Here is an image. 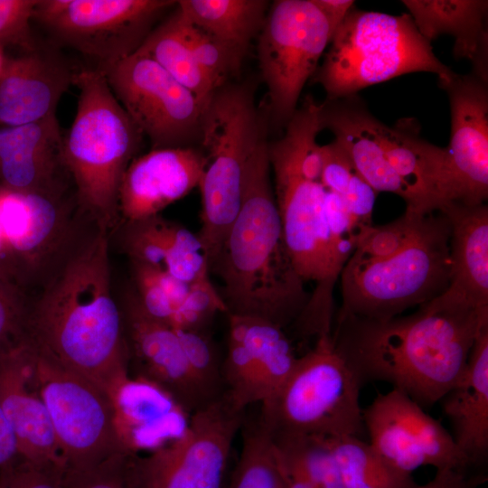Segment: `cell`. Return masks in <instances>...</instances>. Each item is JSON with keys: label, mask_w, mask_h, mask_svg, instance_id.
I'll list each match as a JSON object with an SVG mask.
<instances>
[{"label": "cell", "mask_w": 488, "mask_h": 488, "mask_svg": "<svg viewBox=\"0 0 488 488\" xmlns=\"http://www.w3.org/2000/svg\"><path fill=\"white\" fill-rule=\"evenodd\" d=\"M120 307L128 376L160 387L192 415L213 401L197 381L175 330L148 315L133 290Z\"/></svg>", "instance_id": "cell-20"}, {"label": "cell", "mask_w": 488, "mask_h": 488, "mask_svg": "<svg viewBox=\"0 0 488 488\" xmlns=\"http://www.w3.org/2000/svg\"><path fill=\"white\" fill-rule=\"evenodd\" d=\"M28 309L21 289L0 279V355L25 342Z\"/></svg>", "instance_id": "cell-41"}, {"label": "cell", "mask_w": 488, "mask_h": 488, "mask_svg": "<svg viewBox=\"0 0 488 488\" xmlns=\"http://www.w3.org/2000/svg\"><path fill=\"white\" fill-rule=\"evenodd\" d=\"M272 441L278 452L301 468L313 488H345L324 436H286Z\"/></svg>", "instance_id": "cell-36"}, {"label": "cell", "mask_w": 488, "mask_h": 488, "mask_svg": "<svg viewBox=\"0 0 488 488\" xmlns=\"http://www.w3.org/2000/svg\"><path fill=\"white\" fill-rule=\"evenodd\" d=\"M222 283L227 314L259 318L286 330L310 295L283 236L264 136L245 172L240 208L211 266Z\"/></svg>", "instance_id": "cell-3"}, {"label": "cell", "mask_w": 488, "mask_h": 488, "mask_svg": "<svg viewBox=\"0 0 488 488\" xmlns=\"http://www.w3.org/2000/svg\"><path fill=\"white\" fill-rule=\"evenodd\" d=\"M320 123L377 192L399 195L406 210L420 215L446 205V148L423 139L411 119L389 127L371 115L356 94L320 104Z\"/></svg>", "instance_id": "cell-4"}, {"label": "cell", "mask_w": 488, "mask_h": 488, "mask_svg": "<svg viewBox=\"0 0 488 488\" xmlns=\"http://www.w3.org/2000/svg\"><path fill=\"white\" fill-rule=\"evenodd\" d=\"M241 449L226 488H286L268 430L258 413L246 414Z\"/></svg>", "instance_id": "cell-33"}, {"label": "cell", "mask_w": 488, "mask_h": 488, "mask_svg": "<svg viewBox=\"0 0 488 488\" xmlns=\"http://www.w3.org/2000/svg\"><path fill=\"white\" fill-rule=\"evenodd\" d=\"M63 135L56 115L0 127V186L16 192L63 193ZM70 179V177H69Z\"/></svg>", "instance_id": "cell-24"}, {"label": "cell", "mask_w": 488, "mask_h": 488, "mask_svg": "<svg viewBox=\"0 0 488 488\" xmlns=\"http://www.w3.org/2000/svg\"><path fill=\"white\" fill-rule=\"evenodd\" d=\"M77 70L55 44L40 42L0 70V127L33 123L56 115Z\"/></svg>", "instance_id": "cell-22"}, {"label": "cell", "mask_w": 488, "mask_h": 488, "mask_svg": "<svg viewBox=\"0 0 488 488\" xmlns=\"http://www.w3.org/2000/svg\"><path fill=\"white\" fill-rule=\"evenodd\" d=\"M450 223V279L434 303L471 309L488 308V207L446 205Z\"/></svg>", "instance_id": "cell-26"}, {"label": "cell", "mask_w": 488, "mask_h": 488, "mask_svg": "<svg viewBox=\"0 0 488 488\" xmlns=\"http://www.w3.org/2000/svg\"><path fill=\"white\" fill-rule=\"evenodd\" d=\"M60 262L29 306L25 341L111 399L128 370L122 311L111 289L108 230L97 227Z\"/></svg>", "instance_id": "cell-1"}, {"label": "cell", "mask_w": 488, "mask_h": 488, "mask_svg": "<svg viewBox=\"0 0 488 488\" xmlns=\"http://www.w3.org/2000/svg\"><path fill=\"white\" fill-rule=\"evenodd\" d=\"M19 455L13 429L0 407V472Z\"/></svg>", "instance_id": "cell-44"}, {"label": "cell", "mask_w": 488, "mask_h": 488, "mask_svg": "<svg viewBox=\"0 0 488 488\" xmlns=\"http://www.w3.org/2000/svg\"><path fill=\"white\" fill-rule=\"evenodd\" d=\"M267 126L250 84L218 88L202 113L201 151L205 165L199 184L201 228L197 236L211 266L240 208L248 162Z\"/></svg>", "instance_id": "cell-7"}, {"label": "cell", "mask_w": 488, "mask_h": 488, "mask_svg": "<svg viewBox=\"0 0 488 488\" xmlns=\"http://www.w3.org/2000/svg\"><path fill=\"white\" fill-rule=\"evenodd\" d=\"M424 216L406 210L399 218L385 225L362 227L352 256L379 259L396 253L412 238Z\"/></svg>", "instance_id": "cell-39"}, {"label": "cell", "mask_w": 488, "mask_h": 488, "mask_svg": "<svg viewBox=\"0 0 488 488\" xmlns=\"http://www.w3.org/2000/svg\"><path fill=\"white\" fill-rule=\"evenodd\" d=\"M61 461H35L20 455L0 472V488H64Z\"/></svg>", "instance_id": "cell-40"}, {"label": "cell", "mask_w": 488, "mask_h": 488, "mask_svg": "<svg viewBox=\"0 0 488 488\" xmlns=\"http://www.w3.org/2000/svg\"><path fill=\"white\" fill-rule=\"evenodd\" d=\"M313 75L326 99L356 95L366 87L403 74L427 71L446 80L455 72L433 52L409 14L350 10Z\"/></svg>", "instance_id": "cell-9"}, {"label": "cell", "mask_w": 488, "mask_h": 488, "mask_svg": "<svg viewBox=\"0 0 488 488\" xmlns=\"http://www.w3.org/2000/svg\"><path fill=\"white\" fill-rule=\"evenodd\" d=\"M361 380L336 349L332 333L316 338L297 358L289 377L258 416L272 438L355 436L365 433Z\"/></svg>", "instance_id": "cell-10"}, {"label": "cell", "mask_w": 488, "mask_h": 488, "mask_svg": "<svg viewBox=\"0 0 488 488\" xmlns=\"http://www.w3.org/2000/svg\"><path fill=\"white\" fill-rule=\"evenodd\" d=\"M450 223L441 211L423 217L412 238L379 259L351 256L341 275L337 319L386 320L440 296L450 279Z\"/></svg>", "instance_id": "cell-6"}, {"label": "cell", "mask_w": 488, "mask_h": 488, "mask_svg": "<svg viewBox=\"0 0 488 488\" xmlns=\"http://www.w3.org/2000/svg\"><path fill=\"white\" fill-rule=\"evenodd\" d=\"M123 226L122 247L130 261L161 269L190 285H213L197 234L160 214Z\"/></svg>", "instance_id": "cell-27"}, {"label": "cell", "mask_w": 488, "mask_h": 488, "mask_svg": "<svg viewBox=\"0 0 488 488\" xmlns=\"http://www.w3.org/2000/svg\"><path fill=\"white\" fill-rule=\"evenodd\" d=\"M101 71L152 149L192 146L200 140L203 107L149 56L136 51Z\"/></svg>", "instance_id": "cell-14"}, {"label": "cell", "mask_w": 488, "mask_h": 488, "mask_svg": "<svg viewBox=\"0 0 488 488\" xmlns=\"http://www.w3.org/2000/svg\"><path fill=\"white\" fill-rule=\"evenodd\" d=\"M485 321L488 308L429 301L406 316L337 319L332 337L361 382H387L424 408L441 400L459 379Z\"/></svg>", "instance_id": "cell-2"}, {"label": "cell", "mask_w": 488, "mask_h": 488, "mask_svg": "<svg viewBox=\"0 0 488 488\" xmlns=\"http://www.w3.org/2000/svg\"><path fill=\"white\" fill-rule=\"evenodd\" d=\"M265 0H180L177 8L192 24L243 55L266 20Z\"/></svg>", "instance_id": "cell-30"}, {"label": "cell", "mask_w": 488, "mask_h": 488, "mask_svg": "<svg viewBox=\"0 0 488 488\" xmlns=\"http://www.w3.org/2000/svg\"><path fill=\"white\" fill-rule=\"evenodd\" d=\"M362 415L369 444L400 472L425 465L465 472L472 465L453 436L399 389L379 393Z\"/></svg>", "instance_id": "cell-17"}, {"label": "cell", "mask_w": 488, "mask_h": 488, "mask_svg": "<svg viewBox=\"0 0 488 488\" xmlns=\"http://www.w3.org/2000/svg\"><path fill=\"white\" fill-rule=\"evenodd\" d=\"M138 456L121 452L89 468H66L64 488H141Z\"/></svg>", "instance_id": "cell-38"}, {"label": "cell", "mask_w": 488, "mask_h": 488, "mask_svg": "<svg viewBox=\"0 0 488 488\" xmlns=\"http://www.w3.org/2000/svg\"><path fill=\"white\" fill-rule=\"evenodd\" d=\"M2 66H3V61H2V58H1V54H0V70H1Z\"/></svg>", "instance_id": "cell-46"}, {"label": "cell", "mask_w": 488, "mask_h": 488, "mask_svg": "<svg viewBox=\"0 0 488 488\" xmlns=\"http://www.w3.org/2000/svg\"><path fill=\"white\" fill-rule=\"evenodd\" d=\"M345 488H412V474L389 465L372 447L355 436H324Z\"/></svg>", "instance_id": "cell-31"}, {"label": "cell", "mask_w": 488, "mask_h": 488, "mask_svg": "<svg viewBox=\"0 0 488 488\" xmlns=\"http://www.w3.org/2000/svg\"><path fill=\"white\" fill-rule=\"evenodd\" d=\"M30 348L33 377L66 468H89L127 452L117 436L110 397L89 380Z\"/></svg>", "instance_id": "cell-13"}, {"label": "cell", "mask_w": 488, "mask_h": 488, "mask_svg": "<svg viewBox=\"0 0 488 488\" xmlns=\"http://www.w3.org/2000/svg\"><path fill=\"white\" fill-rule=\"evenodd\" d=\"M484 482L483 475H467L465 472L443 469L436 470L432 480L412 488H478Z\"/></svg>", "instance_id": "cell-43"}, {"label": "cell", "mask_w": 488, "mask_h": 488, "mask_svg": "<svg viewBox=\"0 0 488 488\" xmlns=\"http://www.w3.org/2000/svg\"><path fill=\"white\" fill-rule=\"evenodd\" d=\"M222 361L225 394L242 409L272 399L292 372L297 356L284 329L267 321L228 314Z\"/></svg>", "instance_id": "cell-18"}, {"label": "cell", "mask_w": 488, "mask_h": 488, "mask_svg": "<svg viewBox=\"0 0 488 488\" xmlns=\"http://www.w3.org/2000/svg\"><path fill=\"white\" fill-rule=\"evenodd\" d=\"M115 426L125 451L144 455L183 437L192 414L160 387L128 376L111 397Z\"/></svg>", "instance_id": "cell-23"}, {"label": "cell", "mask_w": 488, "mask_h": 488, "mask_svg": "<svg viewBox=\"0 0 488 488\" xmlns=\"http://www.w3.org/2000/svg\"><path fill=\"white\" fill-rule=\"evenodd\" d=\"M76 115L63 136L62 161L74 185L78 208L108 230L118 220L123 175L136 157L144 136L112 93L104 73L77 70Z\"/></svg>", "instance_id": "cell-5"}, {"label": "cell", "mask_w": 488, "mask_h": 488, "mask_svg": "<svg viewBox=\"0 0 488 488\" xmlns=\"http://www.w3.org/2000/svg\"><path fill=\"white\" fill-rule=\"evenodd\" d=\"M189 365L207 396L215 400L225 392L222 361L208 330H175Z\"/></svg>", "instance_id": "cell-37"}, {"label": "cell", "mask_w": 488, "mask_h": 488, "mask_svg": "<svg viewBox=\"0 0 488 488\" xmlns=\"http://www.w3.org/2000/svg\"><path fill=\"white\" fill-rule=\"evenodd\" d=\"M335 29L341 24L350 10L354 6L352 0H314Z\"/></svg>", "instance_id": "cell-45"}, {"label": "cell", "mask_w": 488, "mask_h": 488, "mask_svg": "<svg viewBox=\"0 0 488 488\" xmlns=\"http://www.w3.org/2000/svg\"><path fill=\"white\" fill-rule=\"evenodd\" d=\"M334 32L314 0H277L269 5L258 36V59L277 127H286L296 112L302 89Z\"/></svg>", "instance_id": "cell-12"}, {"label": "cell", "mask_w": 488, "mask_h": 488, "mask_svg": "<svg viewBox=\"0 0 488 488\" xmlns=\"http://www.w3.org/2000/svg\"><path fill=\"white\" fill-rule=\"evenodd\" d=\"M246 414L225 393L193 413L183 437L138 456L141 488H226L233 441Z\"/></svg>", "instance_id": "cell-15"}, {"label": "cell", "mask_w": 488, "mask_h": 488, "mask_svg": "<svg viewBox=\"0 0 488 488\" xmlns=\"http://www.w3.org/2000/svg\"><path fill=\"white\" fill-rule=\"evenodd\" d=\"M63 193L0 186L1 280L22 289L67 253L73 229Z\"/></svg>", "instance_id": "cell-16"}, {"label": "cell", "mask_w": 488, "mask_h": 488, "mask_svg": "<svg viewBox=\"0 0 488 488\" xmlns=\"http://www.w3.org/2000/svg\"><path fill=\"white\" fill-rule=\"evenodd\" d=\"M0 407L15 436L20 456L63 462L33 377L32 352L26 342L0 355Z\"/></svg>", "instance_id": "cell-25"}, {"label": "cell", "mask_w": 488, "mask_h": 488, "mask_svg": "<svg viewBox=\"0 0 488 488\" xmlns=\"http://www.w3.org/2000/svg\"><path fill=\"white\" fill-rule=\"evenodd\" d=\"M416 27L429 42L440 34L455 38L453 53L471 61L472 73L488 82V2L405 0Z\"/></svg>", "instance_id": "cell-29"}, {"label": "cell", "mask_w": 488, "mask_h": 488, "mask_svg": "<svg viewBox=\"0 0 488 488\" xmlns=\"http://www.w3.org/2000/svg\"><path fill=\"white\" fill-rule=\"evenodd\" d=\"M38 0H0V42L29 49L36 44L31 22Z\"/></svg>", "instance_id": "cell-42"}, {"label": "cell", "mask_w": 488, "mask_h": 488, "mask_svg": "<svg viewBox=\"0 0 488 488\" xmlns=\"http://www.w3.org/2000/svg\"><path fill=\"white\" fill-rule=\"evenodd\" d=\"M204 165L193 146L151 149L135 157L120 183L118 219L126 224L160 214L199 187Z\"/></svg>", "instance_id": "cell-21"}, {"label": "cell", "mask_w": 488, "mask_h": 488, "mask_svg": "<svg viewBox=\"0 0 488 488\" xmlns=\"http://www.w3.org/2000/svg\"><path fill=\"white\" fill-rule=\"evenodd\" d=\"M137 51L156 61L205 108L216 89L183 41L173 14L152 30Z\"/></svg>", "instance_id": "cell-32"}, {"label": "cell", "mask_w": 488, "mask_h": 488, "mask_svg": "<svg viewBox=\"0 0 488 488\" xmlns=\"http://www.w3.org/2000/svg\"><path fill=\"white\" fill-rule=\"evenodd\" d=\"M438 83L451 109L446 205L483 204L488 197V82L473 73H455Z\"/></svg>", "instance_id": "cell-19"}, {"label": "cell", "mask_w": 488, "mask_h": 488, "mask_svg": "<svg viewBox=\"0 0 488 488\" xmlns=\"http://www.w3.org/2000/svg\"><path fill=\"white\" fill-rule=\"evenodd\" d=\"M267 154L287 251L304 282L315 286L297 324L306 335L330 333L333 287L347 261L330 238L324 210L326 188L321 181L302 174L297 155L285 137L267 142Z\"/></svg>", "instance_id": "cell-8"}, {"label": "cell", "mask_w": 488, "mask_h": 488, "mask_svg": "<svg viewBox=\"0 0 488 488\" xmlns=\"http://www.w3.org/2000/svg\"><path fill=\"white\" fill-rule=\"evenodd\" d=\"M442 400L457 446L471 465L483 462L488 452V321L480 326L463 372Z\"/></svg>", "instance_id": "cell-28"}, {"label": "cell", "mask_w": 488, "mask_h": 488, "mask_svg": "<svg viewBox=\"0 0 488 488\" xmlns=\"http://www.w3.org/2000/svg\"><path fill=\"white\" fill-rule=\"evenodd\" d=\"M173 14L183 41L215 89L228 83L239 70L245 55L190 23L178 8Z\"/></svg>", "instance_id": "cell-35"}, {"label": "cell", "mask_w": 488, "mask_h": 488, "mask_svg": "<svg viewBox=\"0 0 488 488\" xmlns=\"http://www.w3.org/2000/svg\"><path fill=\"white\" fill-rule=\"evenodd\" d=\"M322 184L339 195L348 211L361 229L371 225L378 192L356 169L347 152L334 140L321 145Z\"/></svg>", "instance_id": "cell-34"}, {"label": "cell", "mask_w": 488, "mask_h": 488, "mask_svg": "<svg viewBox=\"0 0 488 488\" xmlns=\"http://www.w3.org/2000/svg\"><path fill=\"white\" fill-rule=\"evenodd\" d=\"M171 0H38L33 21L102 70L136 52Z\"/></svg>", "instance_id": "cell-11"}]
</instances>
